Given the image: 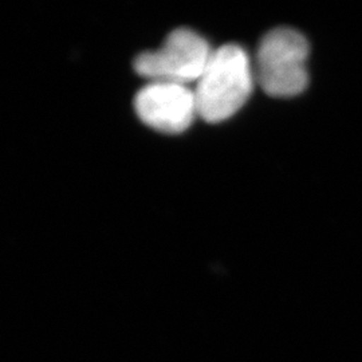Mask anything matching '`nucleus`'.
I'll return each mask as SVG.
<instances>
[{
  "label": "nucleus",
  "instance_id": "nucleus-4",
  "mask_svg": "<svg viewBox=\"0 0 362 362\" xmlns=\"http://www.w3.org/2000/svg\"><path fill=\"white\" fill-rule=\"evenodd\" d=\"M134 109L145 125L167 134L185 132L199 117L194 89L169 82H149L137 93Z\"/></svg>",
  "mask_w": 362,
  "mask_h": 362
},
{
  "label": "nucleus",
  "instance_id": "nucleus-2",
  "mask_svg": "<svg viewBox=\"0 0 362 362\" xmlns=\"http://www.w3.org/2000/svg\"><path fill=\"white\" fill-rule=\"evenodd\" d=\"M309 43L293 28L279 27L267 33L257 52L255 78L272 97H294L306 89Z\"/></svg>",
  "mask_w": 362,
  "mask_h": 362
},
{
  "label": "nucleus",
  "instance_id": "nucleus-1",
  "mask_svg": "<svg viewBox=\"0 0 362 362\" xmlns=\"http://www.w3.org/2000/svg\"><path fill=\"white\" fill-rule=\"evenodd\" d=\"M255 82L254 66L240 46L214 50L194 86L197 115L211 124L231 118L245 106Z\"/></svg>",
  "mask_w": 362,
  "mask_h": 362
},
{
  "label": "nucleus",
  "instance_id": "nucleus-3",
  "mask_svg": "<svg viewBox=\"0 0 362 362\" xmlns=\"http://www.w3.org/2000/svg\"><path fill=\"white\" fill-rule=\"evenodd\" d=\"M214 50L207 40L189 28L172 31L165 43L134 59V70L149 82H169L188 86L202 77Z\"/></svg>",
  "mask_w": 362,
  "mask_h": 362
}]
</instances>
